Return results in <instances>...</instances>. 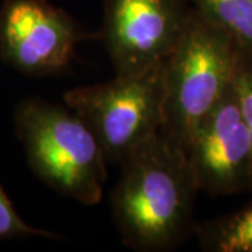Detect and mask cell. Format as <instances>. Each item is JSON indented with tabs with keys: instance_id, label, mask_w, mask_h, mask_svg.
Here are the masks:
<instances>
[{
	"instance_id": "obj_3",
	"label": "cell",
	"mask_w": 252,
	"mask_h": 252,
	"mask_svg": "<svg viewBox=\"0 0 252 252\" xmlns=\"http://www.w3.org/2000/svg\"><path fill=\"white\" fill-rule=\"evenodd\" d=\"M238 42L193 7L165 61L160 133L184 150L199 122L233 84Z\"/></svg>"
},
{
	"instance_id": "obj_2",
	"label": "cell",
	"mask_w": 252,
	"mask_h": 252,
	"mask_svg": "<svg viewBox=\"0 0 252 252\" xmlns=\"http://www.w3.org/2000/svg\"><path fill=\"white\" fill-rule=\"evenodd\" d=\"M14 129L31 171L45 185L84 206L102 200L108 161L93 130L73 109L39 97L21 99Z\"/></svg>"
},
{
	"instance_id": "obj_1",
	"label": "cell",
	"mask_w": 252,
	"mask_h": 252,
	"mask_svg": "<svg viewBox=\"0 0 252 252\" xmlns=\"http://www.w3.org/2000/svg\"><path fill=\"white\" fill-rule=\"evenodd\" d=\"M111 212L121 241L136 252H171L195 237L199 192L185 152L157 132L119 164Z\"/></svg>"
},
{
	"instance_id": "obj_5",
	"label": "cell",
	"mask_w": 252,
	"mask_h": 252,
	"mask_svg": "<svg viewBox=\"0 0 252 252\" xmlns=\"http://www.w3.org/2000/svg\"><path fill=\"white\" fill-rule=\"evenodd\" d=\"M99 39L48 0H1L0 59L30 77L64 73L83 41Z\"/></svg>"
},
{
	"instance_id": "obj_10",
	"label": "cell",
	"mask_w": 252,
	"mask_h": 252,
	"mask_svg": "<svg viewBox=\"0 0 252 252\" xmlns=\"http://www.w3.org/2000/svg\"><path fill=\"white\" fill-rule=\"evenodd\" d=\"M39 237L48 240H64V235L30 225L17 213L11 199L0 185V240Z\"/></svg>"
},
{
	"instance_id": "obj_7",
	"label": "cell",
	"mask_w": 252,
	"mask_h": 252,
	"mask_svg": "<svg viewBox=\"0 0 252 252\" xmlns=\"http://www.w3.org/2000/svg\"><path fill=\"white\" fill-rule=\"evenodd\" d=\"M184 152L199 192L230 196L252 192V140L234 84L192 132Z\"/></svg>"
},
{
	"instance_id": "obj_9",
	"label": "cell",
	"mask_w": 252,
	"mask_h": 252,
	"mask_svg": "<svg viewBox=\"0 0 252 252\" xmlns=\"http://www.w3.org/2000/svg\"><path fill=\"white\" fill-rule=\"evenodd\" d=\"M202 16L252 49V0H188Z\"/></svg>"
},
{
	"instance_id": "obj_4",
	"label": "cell",
	"mask_w": 252,
	"mask_h": 252,
	"mask_svg": "<svg viewBox=\"0 0 252 252\" xmlns=\"http://www.w3.org/2000/svg\"><path fill=\"white\" fill-rule=\"evenodd\" d=\"M165 61L144 72L115 74L105 83L63 94L64 104L89 125L107 161L121 164L140 143L160 132Z\"/></svg>"
},
{
	"instance_id": "obj_8",
	"label": "cell",
	"mask_w": 252,
	"mask_h": 252,
	"mask_svg": "<svg viewBox=\"0 0 252 252\" xmlns=\"http://www.w3.org/2000/svg\"><path fill=\"white\" fill-rule=\"evenodd\" d=\"M195 238L203 252H252V200L228 215L198 223Z\"/></svg>"
},
{
	"instance_id": "obj_11",
	"label": "cell",
	"mask_w": 252,
	"mask_h": 252,
	"mask_svg": "<svg viewBox=\"0 0 252 252\" xmlns=\"http://www.w3.org/2000/svg\"><path fill=\"white\" fill-rule=\"evenodd\" d=\"M243 115L248 125L252 140V49L238 44L233 79Z\"/></svg>"
},
{
	"instance_id": "obj_6",
	"label": "cell",
	"mask_w": 252,
	"mask_h": 252,
	"mask_svg": "<svg viewBox=\"0 0 252 252\" xmlns=\"http://www.w3.org/2000/svg\"><path fill=\"white\" fill-rule=\"evenodd\" d=\"M188 0H104L99 39L115 74H135L168 59L188 27Z\"/></svg>"
}]
</instances>
